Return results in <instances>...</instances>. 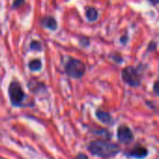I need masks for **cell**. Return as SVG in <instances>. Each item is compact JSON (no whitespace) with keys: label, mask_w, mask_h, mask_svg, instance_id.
<instances>
[{"label":"cell","mask_w":159,"mask_h":159,"mask_svg":"<svg viewBox=\"0 0 159 159\" xmlns=\"http://www.w3.org/2000/svg\"><path fill=\"white\" fill-rule=\"evenodd\" d=\"M117 139L122 144L127 145L133 141L134 134L130 127L125 125H122L117 128Z\"/></svg>","instance_id":"cell-5"},{"label":"cell","mask_w":159,"mask_h":159,"mask_svg":"<svg viewBox=\"0 0 159 159\" xmlns=\"http://www.w3.org/2000/svg\"><path fill=\"white\" fill-rule=\"evenodd\" d=\"M122 78L124 82L129 86H139L141 82V76L134 66H126L122 71Z\"/></svg>","instance_id":"cell-4"},{"label":"cell","mask_w":159,"mask_h":159,"mask_svg":"<svg viewBox=\"0 0 159 159\" xmlns=\"http://www.w3.org/2000/svg\"><path fill=\"white\" fill-rule=\"evenodd\" d=\"M149 1H150L152 4H158V3H159V0H149Z\"/></svg>","instance_id":"cell-16"},{"label":"cell","mask_w":159,"mask_h":159,"mask_svg":"<svg viewBox=\"0 0 159 159\" xmlns=\"http://www.w3.org/2000/svg\"><path fill=\"white\" fill-rule=\"evenodd\" d=\"M40 25L43 27H45L47 29H50L52 31H54L57 28V22L52 16H45V17H43L41 19V21H40Z\"/></svg>","instance_id":"cell-7"},{"label":"cell","mask_w":159,"mask_h":159,"mask_svg":"<svg viewBox=\"0 0 159 159\" xmlns=\"http://www.w3.org/2000/svg\"><path fill=\"white\" fill-rule=\"evenodd\" d=\"M25 3V0H13L12 2V5H11V8L13 10H16V9H20L22 8Z\"/></svg>","instance_id":"cell-12"},{"label":"cell","mask_w":159,"mask_h":159,"mask_svg":"<svg viewBox=\"0 0 159 159\" xmlns=\"http://www.w3.org/2000/svg\"><path fill=\"white\" fill-rule=\"evenodd\" d=\"M96 116L102 124H105V125H111L112 124V118H111V114L107 111L98 110L96 111Z\"/></svg>","instance_id":"cell-8"},{"label":"cell","mask_w":159,"mask_h":159,"mask_svg":"<svg viewBox=\"0 0 159 159\" xmlns=\"http://www.w3.org/2000/svg\"><path fill=\"white\" fill-rule=\"evenodd\" d=\"M29 48L31 51H35V52H39L41 51L42 49V45L39 41L38 40H33L30 42V45H29Z\"/></svg>","instance_id":"cell-11"},{"label":"cell","mask_w":159,"mask_h":159,"mask_svg":"<svg viewBox=\"0 0 159 159\" xmlns=\"http://www.w3.org/2000/svg\"><path fill=\"white\" fill-rule=\"evenodd\" d=\"M126 39H127V38H126V37L125 36V37H123V38L121 39V41H122V42H123L124 44H125V41H126Z\"/></svg>","instance_id":"cell-17"},{"label":"cell","mask_w":159,"mask_h":159,"mask_svg":"<svg viewBox=\"0 0 159 159\" xmlns=\"http://www.w3.org/2000/svg\"><path fill=\"white\" fill-rule=\"evenodd\" d=\"M86 70V66L84 62L75 58H69L65 66V71L66 75L73 79L82 78Z\"/></svg>","instance_id":"cell-3"},{"label":"cell","mask_w":159,"mask_h":159,"mask_svg":"<svg viewBox=\"0 0 159 159\" xmlns=\"http://www.w3.org/2000/svg\"><path fill=\"white\" fill-rule=\"evenodd\" d=\"M125 156L135 158V159H144L148 156L149 151L145 146H143L139 143H137L130 150L125 151Z\"/></svg>","instance_id":"cell-6"},{"label":"cell","mask_w":159,"mask_h":159,"mask_svg":"<svg viewBox=\"0 0 159 159\" xmlns=\"http://www.w3.org/2000/svg\"><path fill=\"white\" fill-rule=\"evenodd\" d=\"M153 92L156 96L159 97V80L158 81H156L153 84Z\"/></svg>","instance_id":"cell-13"},{"label":"cell","mask_w":159,"mask_h":159,"mask_svg":"<svg viewBox=\"0 0 159 159\" xmlns=\"http://www.w3.org/2000/svg\"><path fill=\"white\" fill-rule=\"evenodd\" d=\"M88 152L94 156L108 159L116 156L120 152V147L109 139H95L87 144Z\"/></svg>","instance_id":"cell-1"},{"label":"cell","mask_w":159,"mask_h":159,"mask_svg":"<svg viewBox=\"0 0 159 159\" xmlns=\"http://www.w3.org/2000/svg\"><path fill=\"white\" fill-rule=\"evenodd\" d=\"M85 16L87 18V20L89 22H95L98 17V11L96 9L94 8H87L86 9V11H85Z\"/></svg>","instance_id":"cell-9"},{"label":"cell","mask_w":159,"mask_h":159,"mask_svg":"<svg viewBox=\"0 0 159 159\" xmlns=\"http://www.w3.org/2000/svg\"><path fill=\"white\" fill-rule=\"evenodd\" d=\"M28 67L31 71H39L42 67V63L40 59H33L28 63Z\"/></svg>","instance_id":"cell-10"},{"label":"cell","mask_w":159,"mask_h":159,"mask_svg":"<svg viewBox=\"0 0 159 159\" xmlns=\"http://www.w3.org/2000/svg\"><path fill=\"white\" fill-rule=\"evenodd\" d=\"M156 49V43L155 42H151L150 44H149V47H148V50L150 51H152V50H155Z\"/></svg>","instance_id":"cell-15"},{"label":"cell","mask_w":159,"mask_h":159,"mask_svg":"<svg viewBox=\"0 0 159 159\" xmlns=\"http://www.w3.org/2000/svg\"><path fill=\"white\" fill-rule=\"evenodd\" d=\"M8 94L11 104L13 107H22L24 105V101L26 96L21 83L18 82L17 80H11V81L8 87Z\"/></svg>","instance_id":"cell-2"},{"label":"cell","mask_w":159,"mask_h":159,"mask_svg":"<svg viewBox=\"0 0 159 159\" xmlns=\"http://www.w3.org/2000/svg\"><path fill=\"white\" fill-rule=\"evenodd\" d=\"M76 159H89L88 156L84 153V152H79L77 155H76Z\"/></svg>","instance_id":"cell-14"}]
</instances>
